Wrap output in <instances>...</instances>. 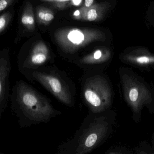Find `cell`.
Listing matches in <instances>:
<instances>
[{
	"label": "cell",
	"instance_id": "cell-1",
	"mask_svg": "<svg viewBox=\"0 0 154 154\" xmlns=\"http://www.w3.org/2000/svg\"><path fill=\"white\" fill-rule=\"evenodd\" d=\"M11 109L21 128L47 123L51 119L62 114L46 97L23 83L17 88Z\"/></svg>",
	"mask_w": 154,
	"mask_h": 154
},
{
	"label": "cell",
	"instance_id": "cell-2",
	"mask_svg": "<svg viewBox=\"0 0 154 154\" xmlns=\"http://www.w3.org/2000/svg\"><path fill=\"white\" fill-rule=\"evenodd\" d=\"M89 112L72 137L58 146L56 154H87L104 139L108 130L105 117Z\"/></svg>",
	"mask_w": 154,
	"mask_h": 154
},
{
	"label": "cell",
	"instance_id": "cell-3",
	"mask_svg": "<svg viewBox=\"0 0 154 154\" xmlns=\"http://www.w3.org/2000/svg\"><path fill=\"white\" fill-rule=\"evenodd\" d=\"M55 39L64 52L73 53L95 41L105 40L102 31L90 28H63L55 33Z\"/></svg>",
	"mask_w": 154,
	"mask_h": 154
},
{
	"label": "cell",
	"instance_id": "cell-4",
	"mask_svg": "<svg viewBox=\"0 0 154 154\" xmlns=\"http://www.w3.org/2000/svg\"><path fill=\"white\" fill-rule=\"evenodd\" d=\"M83 96L90 111L101 113L111 103L112 91L106 79L99 75L89 78L84 87Z\"/></svg>",
	"mask_w": 154,
	"mask_h": 154
},
{
	"label": "cell",
	"instance_id": "cell-5",
	"mask_svg": "<svg viewBox=\"0 0 154 154\" xmlns=\"http://www.w3.org/2000/svg\"><path fill=\"white\" fill-rule=\"evenodd\" d=\"M125 100L135 113L139 112L143 105L152 101L147 88L132 76L125 74L122 77Z\"/></svg>",
	"mask_w": 154,
	"mask_h": 154
},
{
	"label": "cell",
	"instance_id": "cell-6",
	"mask_svg": "<svg viewBox=\"0 0 154 154\" xmlns=\"http://www.w3.org/2000/svg\"><path fill=\"white\" fill-rule=\"evenodd\" d=\"M33 75L61 102L69 107L73 105V99L71 92L58 77L38 72H34Z\"/></svg>",
	"mask_w": 154,
	"mask_h": 154
},
{
	"label": "cell",
	"instance_id": "cell-7",
	"mask_svg": "<svg viewBox=\"0 0 154 154\" xmlns=\"http://www.w3.org/2000/svg\"><path fill=\"white\" fill-rule=\"evenodd\" d=\"M10 70L8 59L2 57L0 60V118L6 109L8 94L6 90V80Z\"/></svg>",
	"mask_w": 154,
	"mask_h": 154
},
{
	"label": "cell",
	"instance_id": "cell-8",
	"mask_svg": "<svg viewBox=\"0 0 154 154\" xmlns=\"http://www.w3.org/2000/svg\"><path fill=\"white\" fill-rule=\"evenodd\" d=\"M49 57L48 47L43 41H39L35 45L28 58L30 65L39 66L45 63Z\"/></svg>",
	"mask_w": 154,
	"mask_h": 154
},
{
	"label": "cell",
	"instance_id": "cell-9",
	"mask_svg": "<svg viewBox=\"0 0 154 154\" xmlns=\"http://www.w3.org/2000/svg\"><path fill=\"white\" fill-rule=\"evenodd\" d=\"M110 8L108 2L95 3L89 8L85 9L82 20L84 21H98L104 17Z\"/></svg>",
	"mask_w": 154,
	"mask_h": 154
},
{
	"label": "cell",
	"instance_id": "cell-10",
	"mask_svg": "<svg viewBox=\"0 0 154 154\" xmlns=\"http://www.w3.org/2000/svg\"><path fill=\"white\" fill-rule=\"evenodd\" d=\"M110 56V51L108 48H101L84 57L80 62L85 64L100 63L108 61Z\"/></svg>",
	"mask_w": 154,
	"mask_h": 154
},
{
	"label": "cell",
	"instance_id": "cell-11",
	"mask_svg": "<svg viewBox=\"0 0 154 154\" xmlns=\"http://www.w3.org/2000/svg\"><path fill=\"white\" fill-rule=\"evenodd\" d=\"M128 62L138 66H147L154 64V55L146 52L134 51L125 56Z\"/></svg>",
	"mask_w": 154,
	"mask_h": 154
},
{
	"label": "cell",
	"instance_id": "cell-12",
	"mask_svg": "<svg viewBox=\"0 0 154 154\" xmlns=\"http://www.w3.org/2000/svg\"><path fill=\"white\" fill-rule=\"evenodd\" d=\"M21 22L23 26L29 31L35 30V20L32 4L29 2L26 3L21 17Z\"/></svg>",
	"mask_w": 154,
	"mask_h": 154
},
{
	"label": "cell",
	"instance_id": "cell-13",
	"mask_svg": "<svg viewBox=\"0 0 154 154\" xmlns=\"http://www.w3.org/2000/svg\"><path fill=\"white\" fill-rule=\"evenodd\" d=\"M36 9V17L38 24L47 26L54 19V13L50 9L45 7H38Z\"/></svg>",
	"mask_w": 154,
	"mask_h": 154
},
{
	"label": "cell",
	"instance_id": "cell-14",
	"mask_svg": "<svg viewBox=\"0 0 154 154\" xmlns=\"http://www.w3.org/2000/svg\"><path fill=\"white\" fill-rule=\"evenodd\" d=\"M70 0H42V2L49 3L55 8L63 10L69 7Z\"/></svg>",
	"mask_w": 154,
	"mask_h": 154
},
{
	"label": "cell",
	"instance_id": "cell-15",
	"mask_svg": "<svg viewBox=\"0 0 154 154\" xmlns=\"http://www.w3.org/2000/svg\"><path fill=\"white\" fill-rule=\"evenodd\" d=\"M11 19L10 12H7L1 15L0 17V33L2 32L7 28Z\"/></svg>",
	"mask_w": 154,
	"mask_h": 154
},
{
	"label": "cell",
	"instance_id": "cell-16",
	"mask_svg": "<svg viewBox=\"0 0 154 154\" xmlns=\"http://www.w3.org/2000/svg\"><path fill=\"white\" fill-rule=\"evenodd\" d=\"M85 10V8L82 7H80L79 8L75 11L73 13V18L77 20H82Z\"/></svg>",
	"mask_w": 154,
	"mask_h": 154
},
{
	"label": "cell",
	"instance_id": "cell-17",
	"mask_svg": "<svg viewBox=\"0 0 154 154\" xmlns=\"http://www.w3.org/2000/svg\"><path fill=\"white\" fill-rule=\"evenodd\" d=\"M14 0H1L0 1V11L5 10L14 2Z\"/></svg>",
	"mask_w": 154,
	"mask_h": 154
},
{
	"label": "cell",
	"instance_id": "cell-18",
	"mask_svg": "<svg viewBox=\"0 0 154 154\" xmlns=\"http://www.w3.org/2000/svg\"><path fill=\"white\" fill-rule=\"evenodd\" d=\"M84 1L82 0H70L69 2V7H82Z\"/></svg>",
	"mask_w": 154,
	"mask_h": 154
},
{
	"label": "cell",
	"instance_id": "cell-19",
	"mask_svg": "<svg viewBox=\"0 0 154 154\" xmlns=\"http://www.w3.org/2000/svg\"><path fill=\"white\" fill-rule=\"evenodd\" d=\"M95 3H96L94 0H86L85 1H84L82 7L85 8V9L89 8L92 7Z\"/></svg>",
	"mask_w": 154,
	"mask_h": 154
},
{
	"label": "cell",
	"instance_id": "cell-20",
	"mask_svg": "<svg viewBox=\"0 0 154 154\" xmlns=\"http://www.w3.org/2000/svg\"><path fill=\"white\" fill-rule=\"evenodd\" d=\"M139 154H147V153H146L144 151H141L140 152Z\"/></svg>",
	"mask_w": 154,
	"mask_h": 154
},
{
	"label": "cell",
	"instance_id": "cell-21",
	"mask_svg": "<svg viewBox=\"0 0 154 154\" xmlns=\"http://www.w3.org/2000/svg\"><path fill=\"white\" fill-rule=\"evenodd\" d=\"M109 154H115V153H110Z\"/></svg>",
	"mask_w": 154,
	"mask_h": 154
},
{
	"label": "cell",
	"instance_id": "cell-22",
	"mask_svg": "<svg viewBox=\"0 0 154 154\" xmlns=\"http://www.w3.org/2000/svg\"><path fill=\"white\" fill-rule=\"evenodd\" d=\"M1 154H3V153H1Z\"/></svg>",
	"mask_w": 154,
	"mask_h": 154
}]
</instances>
